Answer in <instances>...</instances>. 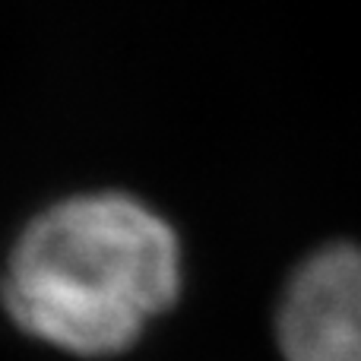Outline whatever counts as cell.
I'll return each instance as SVG.
<instances>
[{
    "mask_svg": "<svg viewBox=\"0 0 361 361\" xmlns=\"http://www.w3.org/2000/svg\"><path fill=\"white\" fill-rule=\"evenodd\" d=\"M286 361H361V250L326 244L286 286L279 305Z\"/></svg>",
    "mask_w": 361,
    "mask_h": 361,
    "instance_id": "cell-2",
    "label": "cell"
},
{
    "mask_svg": "<svg viewBox=\"0 0 361 361\" xmlns=\"http://www.w3.org/2000/svg\"><path fill=\"white\" fill-rule=\"evenodd\" d=\"M180 288L178 238L124 193L51 206L16 241L4 279L10 317L86 358L124 352Z\"/></svg>",
    "mask_w": 361,
    "mask_h": 361,
    "instance_id": "cell-1",
    "label": "cell"
}]
</instances>
